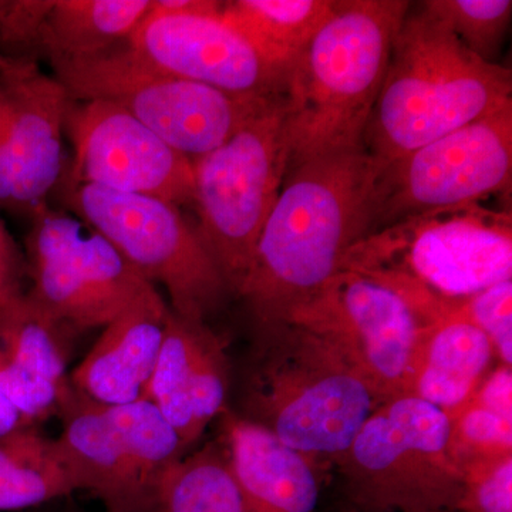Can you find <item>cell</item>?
Returning a JSON list of instances; mask_svg holds the SVG:
<instances>
[{"instance_id":"6da1fadb","label":"cell","mask_w":512,"mask_h":512,"mask_svg":"<svg viewBox=\"0 0 512 512\" xmlns=\"http://www.w3.org/2000/svg\"><path fill=\"white\" fill-rule=\"evenodd\" d=\"M384 167L359 148L286 173L238 292L256 326L284 320L338 274L349 249L372 232Z\"/></svg>"},{"instance_id":"7a4b0ae2","label":"cell","mask_w":512,"mask_h":512,"mask_svg":"<svg viewBox=\"0 0 512 512\" xmlns=\"http://www.w3.org/2000/svg\"><path fill=\"white\" fill-rule=\"evenodd\" d=\"M412 3L336 0L286 76L288 171L363 146L394 39Z\"/></svg>"},{"instance_id":"3957f363","label":"cell","mask_w":512,"mask_h":512,"mask_svg":"<svg viewBox=\"0 0 512 512\" xmlns=\"http://www.w3.org/2000/svg\"><path fill=\"white\" fill-rule=\"evenodd\" d=\"M511 70L467 49L419 6L407 13L363 146L384 164L512 101Z\"/></svg>"},{"instance_id":"277c9868","label":"cell","mask_w":512,"mask_h":512,"mask_svg":"<svg viewBox=\"0 0 512 512\" xmlns=\"http://www.w3.org/2000/svg\"><path fill=\"white\" fill-rule=\"evenodd\" d=\"M340 271L389 286L430 325L454 302L512 279L511 211L470 202L403 218L353 245Z\"/></svg>"},{"instance_id":"5b68a950","label":"cell","mask_w":512,"mask_h":512,"mask_svg":"<svg viewBox=\"0 0 512 512\" xmlns=\"http://www.w3.org/2000/svg\"><path fill=\"white\" fill-rule=\"evenodd\" d=\"M382 403L325 339L291 322L256 326L245 419L286 446L335 461Z\"/></svg>"},{"instance_id":"8992f818","label":"cell","mask_w":512,"mask_h":512,"mask_svg":"<svg viewBox=\"0 0 512 512\" xmlns=\"http://www.w3.org/2000/svg\"><path fill=\"white\" fill-rule=\"evenodd\" d=\"M359 511H460L464 470L446 412L403 394L380 404L335 460Z\"/></svg>"},{"instance_id":"52a82bcc","label":"cell","mask_w":512,"mask_h":512,"mask_svg":"<svg viewBox=\"0 0 512 512\" xmlns=\"http://www.w3.org/2000/svg\"><path fill=\"white\" fill-rule=\"evenodd\" d=\"M284 94H272L234 136L192 161L194 225L229 292L247 278L259 235L288 173Z\"/></svg>"},{"instance_id":"ba28073f","label":"cell","mask_w":512,"mask_h":512,"mask_svg":"<svg viewBox=\"0 0 512 512\" xmlns=\"http://www.w3.org/2000/svg\"><path fill=\"white\" fill-rule=\"evenodd\" d=\"M49 64L70 99L109 101L191 161L222 146L268 97L238 96L158 72L123 45L90 59Z\"/></svg>"},{"instance_id":"9c48e42d","label":"cell","mask_w":512,"mask_h":512,"mask_svg":"<svg viewBox=\"0 0 512 512\" xmlns=\"http://www.w3.org/2000/svg\"><path fill=\"white\" fill-rule=\"evenodd\" d=\"M60 419V456L79 491L106 512H154L167 471L188 454L180 437L150 400L104 406L73 389Z\"/></svg>"},{"instance_id":"30bf717a","label":"cell","mask_w":512,"mask_h":512,"mask_svg":"<svg viewBox=\"0 0 512 512\" xmlns=\"http://www.w3.org/2000/svg\"><path fill=\"white\" fill-rule=\"evenodd\" d=\"M66 200L147 282L164 286L171 311L207 322L220 308L228 286L180 207L94 185L67 188Z\"/></svg>"},{"instance_id":"8fae6325","label":"cell","mask_w":512,"mask_h":512,"mask_svg":"<svg viewBox=\"0 0 512 512\" xmlns=\"http://www.w3.org/2000/svg\"><path fill=\"white\" fill-rule=\"evenodd\" d=\"M26 274V292L76 333L109 325L151 286L103 235L49 204L30 215Z\"/></svg>"},{"instance_id":"7c38bea8","label":"cell","mask_w":512,"mask_h":512,"mask_svg":"<svg viewBox=\"0 0 512 512\" xmlns=\"http://www.w3.org/2000/svg\"><path fill=\"white\" fill-rule=\"evenodd\" d=\"M281 322L302 326L338 349L383 403L406 394L421 333L429 326L399 292L353 271H339Z\"/></svg>"},{"instance_id":"4fadbf2b","label":"cell","mask_w":512,"mask_h":512,"mask_svg":"<svg viewBox=\"0 0 512 512\" xmlns=\"http://www.w3.org/2000/svg\"><path fill=\"white\" fill-rule=\"evenodd\" d=\"M511 177L512 101L386 164L370 234L421 212L510 192Z\"/></svg>"},{"instance_id":"5bb4252c","label":"cell","mask_w":512,"mask_h":512,"mask_svg":"<svg viewBox=\"0 0 512 512\" xmlns=\"http://www.w3.org/2000/svg\"><path fill=\"white\" fill-rule=\"evenodd\" d=\"M66 136L73 144L67 188L94 185L184 207L194 200L192 161L109 101L70 100Z\"/></svg>"},{"instance_id":"9a60e30c","label":"cell","mask_w":512,"mask_h":512,"mask_svg":"<svg viewBox=\"0 0 512 512\" xmlns=\"http://www.w3.org/2000/svg\"><path fill=\"white\" fill-rule=\"evenodd\" d=\"M148 67L238 96L284 94L241 33L218 15L167 13L151 6L123 43Z\"/></svg>"},{"instance_id":"2e32d148","label":"cell","mask_w":512,"mask_h":512,"mask_svg":"<svg viewBox=\"0 0 512 512\" xmlns=\"http://www.w3.org/2000/svg\"><path fill=\"white\" fill-rule=\"evenodd\" d=\"M0 90L8 111L13 212L32 215L66 170V114L70 96L53 74L32 60L0 56Z\"/></svg>"},{"instance_id":"e0dca14e","label":"cell","mask_w":512,"mask_h":512,"mask_svg":"<svg viewBox=\"0 0 512 512\" xmlns=\"http://www.w3.org/2000/svg\"><path fill=\"white\" fill-rule=\"evenodd\" d=\"M228 384V359L220 336L207 322L170 311L144 399L163 414L185 450L224 413Z\"/></svg>"},{"instance_id":"ac0fdd59","label":"cell","mask_w":512,"mask_h":512,"mask_svg":"<svg viewBox=\"0 0 512 512\" xmlns=\"http://www.w3.org/2000/svg\"><path fill=\"white\" fill-rule=\"evenodd\" d=\"M170 311L156 286L147 288L104 326L93 348L69 375L73 389L104 406L144 399Z\"/></svg>"},{"instance_id":"d6986e66","label":"cell","mask_w":512,"mask_h":512,"mask_svg":"<svg viewBox=\"0 0 512 512\" xmlns=\"http://www.w3.org/2000/svg\"><path fill=\"white\" fill-rule=\"evenodd\" d=\"M222 441L244 512H315L319 483L312 458L229 412L222 413Z\"/></svg>"},{"instance_id":"ffe728a7","label":"cell","mask_w":512,"mask_h":512,"mask_svg":"<svg viewBox=\"0 0 512 512\" xmlns=\"http://www.w3.org/2000/svg\"><path fill=\"white\" fill-rule=\"evenodd\" d=\"M487 336L451 309L421 333L406 394L447 414L466 404L493 366Z\"/></svg>"},{"instance_id":"44dd1931","label":"cell","mask_w":512,"mask_h":512,"mask_svg":"<svg viewBox=\"0 0 512 512\" xmlns=\"http://www.w3.org/2000/svg\"><path fill=\"white\" fill-rule=\"evenodd\" d=\"M335 8V0H231L221 18L241 33L281 82Z\"/></svg>"},{"instance_id":"7402d4cb","label":"cell","mask_w":512,"mask_h":512,"mask_svg":"<svg viewBox=\"0 0 512 512\" xmlns=\"http://www.w3.org/2000/svg\"><path fill=\"white\" fill-rule=\"evenodd\" d=\"M153 0H53L43 28V57L52 62L90 59L127 42Z\"/></svg>"},{"instance_id":"603a6c76","label":"cell","mask_w":512,"mask_h":512,"mask_svg":"<svg viewBox=\"0 0 512 512\" xmlns=\"http://www.w3.org/2000/svg\"><path fill=\"white\" fill-rule=\"evenodd\" d=\"M76 491L56 440L35 426L0 436V512L30 510Z\"/></svg>"},{"instance_id":"cb8c5ba5","label":"cell","mask_w":512,"mask_h":512,"mask_svg":"<svg viewBox=\"0 0 512 512\" xmlns=\"http://www.w3.org/2000/svg\"><path fill=\"white\" fill-rule=\"evenodd\" d=\"M76 335L26 291L0 303V352L60 386H70L67 369Z\"/></svg>"},{"instance_id":"d4e9b609","label":"cell","mask_w":512,"mask_h":512,"mask_svg":"<svg viewBox=\"0 0 512 512\" xmlns=\"http://www.w3.org/2000/svg\"><path fill=\"white\" fill-rule=\"evenodd\" d=\"M154 512H244L222 439L185 454L167 471Z\"/></svg>"},{"instance_id":"484cf974","label":"cell","mask_w":512,"mask_h":512,"mask_svg":"<svg viewBox=\"0 0 512 512\" xmlns=\"http://www.w3.org/2000/svg\"><path fill=\"white\" fill-rule=\"evenodd\" d=\"M421 9L446 23L470 52L494 63L510 28L511 0H427Z\"/></svg>"},{"instance_id":"4316f807","label":"cell","mask_w":512,"mask_h":512,"mask_svg":"<svg viewBox=\"0 0 512 512\" xmlns=\"http://www.w3.org/2000/svg\"><path fill=\"white\" fill-rule=\"evenodd\" d=\"M451 443L461 466L471 461L512 454V421L468 400L448 414Z\"/></svg>"},{"instance_id":"83f0119b","label":"cell","mask_w":512,"mask_h":512,"mask_svg":"<svg viewBox=\"0 0 512 512\" xmlns=\"http://www.w3.org/2000/svg\"><path fill=\"white\" fill-rule=\"evenodd\" d=\"M0 392L15 406L26 424L37 427L50 417L60 416L73 387L72 384L60 386L39 373L16 365L0 352Z\"/></svg>"},{"instance_id":"f1b7e54d","label":"cell","mask_w":512,"mask_h":512,"mask_svg":"<svg viewBox=\"0 0 512 512\" xmlns=\"http://www.w3.org/2000/svg\"><path fill=\"white\" fill-rule=\"evenodd\" d=\"M451 309L487 336L501 365L512 367V279L454 302Z\"/></svg>"},{"instance_id":"f546056e","label":"cell","mask_w":512,"mask_h":512,"mask_svg":"<svg viewBox=\"0 0 512 512\" xmlns=\"http://www.w3.org/2000/svg\"><path fill=\"white\" fill-rule=\"evenodd\" d=\"M53 0H0V56L39 62Z\"/></svg>"},{"instance_id":"4dcf8cb0","label":"cell","mask_w":512,"mask_h":512,"mask_svg":"<svg viewBox=\"0 0 512 512\" xmlns=\"http://www.w3.org/2000/svg\"><path fill=\"white\" fill-rule=\"evenodd\" d=\"M461 512H512V454L463 467Z\"/></svg>"},{"instance_id":"1f68e13d","label":"cell","mask_w":512,"mask_h":512,"mask_svg":"<svg viewBox=\"0 0 512 512\" xmlns=\"http://www.w3.org/2000/svg\"><path fill=\"white\" fill-rule=\"evenodd\" d=\"M470 400L503 419L512 421V367L500 363L495 369H491L478 384Z\"/></svg>"},{"instance_id":"d6a6232c","label":"cell","mask_w":512,"mask_h":512,"mask_svg":"<svg viewBox=\"0 0 512 512\" xmlns=\"http://www.w3.org/2000/svg\"><path fill=\"white\" fill-rule=\"evenodd\" d=\"M25 274L26 261L0 215V303L23 292L22 278Z\"/></svg>"},{"instance_id":"836d02e7","label":"cell","mask_w":512,"mask_h":512,"mask_svg":"<svg viewBox=\"0 0 512 512\" xmlns=\"http://www.w3.org/2000/svg\"><path fill=\"white\" fill-rule=\"evenodd\" d=\"M0 210L13 211L12 157H10L8 111L0 90Z\"/></svg>"},{"instance_id":"e575fe53","label":"cell","mask_w":512,"mask_h":512,"mask_svg":"<svg viewBox=\"0 0 512 512\" xmlns=\"http://www.w3.org/2000/svg\"><path fill=\"white\" fill-rule=\"evenodd\" d=\"M28 426L22 419L18 410L6 399L5 394L0 392V436L12 433V431Z\"/></svg>"},{"instance_id":"d590c367","label":"cell","mask_w":512,"mask_h":512,"mask_svg":"<svg viewBox=\"0 0 512 512\" xmlns=\"http://www.w3.org/2000/svg\"><path fill=\"white\" fill-rule=\"evenodd\" d=\"M357 512H392V511H359V510H357ZM441 512H461V511H441Z\"/></svg>"}]
</instances>
